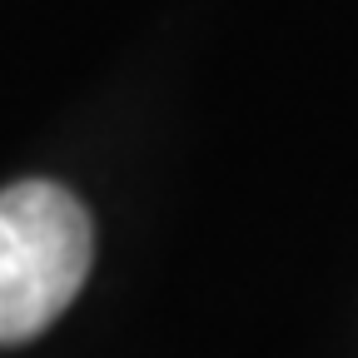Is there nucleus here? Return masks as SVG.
<instances>
[{
  "label": "nucleus",
  "mask_w": 358,
  "mask_h": 358,
  "mask_svg": "<svg viewBox=\"0 0 358 358\" xmlns=\"http://www.w3.org/2000/svg\"><path fill=\"white\" fill-rule=\"evenodd\" d=\"M95 229L70 189L50 179L0 189V348L50 329L85 289Z\"/></svg>",
  "instance_id": "nucleus-1"
}]
</instances>
